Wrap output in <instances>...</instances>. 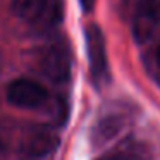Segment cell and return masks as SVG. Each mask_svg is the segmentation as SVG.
<instances>
[{
  "label": "cell",
  "instance_id": "cell-1",
  "mask_svg": "<svg viewBox=\"0 0 160 160\" xmlns=\"http://www.w3.org/2000/svg\"><path fill=\"white\" fill-rule=\"evenodd\" d=\"M84 40H86V52L90 60V74L93 84L100 88L110 83V69H108L107 48H105V38L102 29L97 24H90L84 29Z\"/></svg>",
  "mask_w": 160,
  "mask_h": 160
},
{
  "label": "cell",
  "instance_id": "cell-2",
  "mask_svg": "<svg viewBox=\"0 0 160 160\" xmlns=\"http://www.w3.org/2000/svg\"><path fill=\"white\" fill-rule=\"evenodd\" d=\"M40 71L52 83H66L71 76V53L64 43L48 45L40 57Z\"/></svg>",
  "mask_w": 160,
  "mask_h": 160
},
{
  "label": "cell",
  "instance_id": "cell-3",
  "mask_svg": "<svg viewBox=\"0 0 160 160\" xmlns=\"http://www.w3.org/2000/svg\"><path fill=\"white\" fill-rule=\"evenodd\" d=\"M7 100L19 108H38L47 103L48 91L36 81L21 78L7 86Z\"/></svg>",
  "mask_w": 160,
  "mask_h": 160
},
{
  "label": "cell",
  "instance_id": "cell-4",
  "mask_svg": "<svg viewBox=\"0 0 160 160\" xmlns=\"http://www.w3.org/2000/svg\"><path fill=\"white\" fill-rule=\"evenodd\" d=\"M59 145V138L50 128H31L22 138L21 152L28 160H48Z\"/></svg>",
  "mask_w": 160,
  "mask_h": 160
},
{
  "label": "cell",
  "instance_id": "cell-5",
  "mask_svg": "<svg viewBox=\"0 0 160 160\" xmlns=\"http://www.w3.org/2000/svg\"><path fill=\"white\" fill-rule=\"evenodd\" d=\"M160 28V0H139L132 18V35L138 43H146Z\"/></svg>",
  "mask_w": 160,
  "mask_h": 160
},
{
  "label": "cell",
  "instance_id": "cell-6",
  "mask_svg": "<svg viewBox=\"0 0 160 160\" xmlns=\"http://www.w3.org/2000/svg\"><path fill=\"white\" fill-rule=\"evenodd\" d=\"M50 0H12V11L18 18L28 22H43L52 18Z\"/></svg>",
  "mask_w": 160,
  "mask_h": 160
},
{
  "label": "cell",
  "instance_id": "cell-7",
  "mask_svg": "<svg viewBox=\"0 0 160 160\" xmlns=\"http://www.w3.org/2000/svg\"><path fill=\"white\" fill-rule=\"evenodd\" d=\"M122 126V117L119 114H110L108 117L102 119L100 122H98V128H97V132L98 136H102V138H110L112 134H115V132L119 131V128Z\"/></svg>",
  "mask_w": 160,
  "mask_h": 160
},
{
  "label": "cell",
  "instance_id": "cell-8",
  "mask_svg": "<svg viewBox=\"0 0 160 160\" xmlns=\"http://www.w3.org/2000/svg\"><path fill=\"white\" fill-rule=\"evenodd\" d=\"M97 160H132V158H129L124 153H108V155H103Z\"/></svg>",
  "mask_w": 160,
  "mask_h": 160
},
{
  "label": "cell",
  "instance_id": "cell-9",
  "mask_svg": "<svg viewBox=\"0 0 160 160\" xmlns=\"http://www.w3.org/2000/svg\"><path fill=\"white\" fill-rule=\"evenodd\" d=\"M79 4L86 12H90L91 9H93V5H95V0H79Z\"/></svg>",
  "mask_w": 160,
  "mask_h": 160
},
{
  "label": "cell",
  "instance_id": "cell-10",
  "mask_svg": "<svg viewBox=\"0 0 160 160\" xmlns=\"http://www.w3.org/2000/svg\"><path fill=\"white\" fill-rule=\"evenodd\" d=\"M155 59H157V64H158V67H160V47L157 48V53H155Z\"/></svg>",
  "mask_w": 160,
  "mask_h": 160
}]
</instances>
